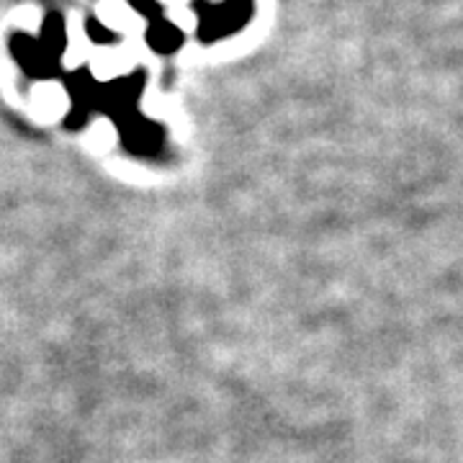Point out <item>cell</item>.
I'll return each instance as SVG.
<instances>
[{
  "instance_id": "cell-1",
  "label": "cell",
  "mask_w": 463,
  "mask_h": 463,
  "mask_svg": "<svg viewBox=\"0 0 463 463\" xmlns=\"http://www.w3.org/2000/svg\"><path fill=\"white\" fill-rule=\"evenodd\" d=\"M8 50L14 54L18 67L29 78H54L60 75V60H54L50 52L42 47L39 36H32L26 32H14L8 36Z\"/></svg>"
},
{
  "instance_id": "cell-4",
  "label": "cell",
  "mask_w": 463,
  "mask_h": 463,
  "mask_svg": "<svg viewBox=\"0 0 463 463\" xmlns=\"http://www.w3.org/2000/svg\"><path fill=\"white\" fill-rule=\"evenodd\" d=\"M83 32L85 39L90 42V44H96V47H116L121 39H118V33L109 26V24H103L99 16H88L83 24Z\"/></svg>"
},
{
  "instance_id": "cell-3",
  "label": "cell",
  "mask_w": 463,
  "mask_h": 463,
  "mask_svg": "<svg viewBox=\"0 0 463 463\" xmlns=\"http://www.w3.org/2000/svg\"><path fill=\"white\" fill-rule=\"evenodd\" d=\"M39 42H42V47L50 52L54 60H62L65 57L70 39H67V21L62 14L50 11L44 16L42 26H39Z\"/></svg>"
},
{
  "instance_id": "cell-2",
  "label": "cell",
  "mask_w": 463,
  "mask_h": 463,
  "mask_svg": "<svg viewBox=\"0 0 463 463\" xmlns=\"http://www.w3.org/2000/svg\"><path fill=\"white\" fill-rule=\"evenodd\" d=\"M145 42H147L149 50L157 52V54H173V52L181 50L185 36H183L181 26H175L173 21H167V18L163 16L157 18V21H152V24H147V29H145Z\"/></svg>"
},
{
  "instance_id": "cell-5",
  "label": "cell",
  "mask_w": 463,
  "mask_h": 463,
  "mask_svg": "<svg viewBox=\"0 0 463 463\" xmlns=\"http://www.w3.org/2000/svg\"><path fill=\"white\" fill-rule=\"evenodd\" d=\"M127 3H129V8H132L137 16H142L147 24L165 16V8H163L160 0H127Z\"/></svg>"
}]
</instances>
